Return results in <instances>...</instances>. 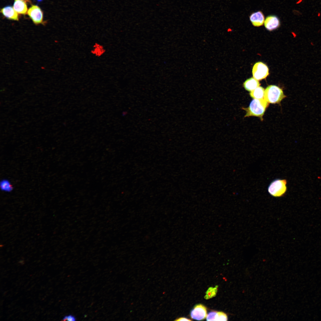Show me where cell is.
<instances>
[{
    "label": "cell",
    "mask_w": 321,
    "mask_h": 321,
    "mask_svg": "<svg viewBox=\"0 0 321 321\" xmlns=\"http://www.w3.org/2000/svg\"><path fill=\"white\" fill-rule=\"evenodd\" d=\"M227 317L226 314L222 312H217V321H227Z\"/></svg>",
    "instance_id": "17"
},
{
    "label": "cell",
    "mask_w": 321,
    "mask_h": 321,
    "mask_svg": "<svg viewBox=\"0 0 321 321\" xmlns=\"http://www.w3.org/2000/svg\"><path fill=\"white\" fill-rule=\"evenodd\" d=\"M217 312L215 311L210 312L207 315L206 320L207 321H216Z\"/></svg>",
    "instance_id": "16"
},
{
    "label": "cell",
    "mask_w": 321,
    "mask_h": 321,
    "mask_svg": "<svg viewBox=\"0 0 321 321\" xmlns=\"http://www.w3.org/2000/svg\"><path fill=\"white\" fill-rule=\"evenodd\" d=\"M0 186L2 191L7 192H11L13 189L10 182L6 179L3 180L1 181Z\"/></svg>",
    "instance_id": "14"
},
{
    "label": "cell",
    "mask_w": 321,
    "mask_h": 321,
    "mask_svg": "<svg viewBox=\"0 0 321 321\" xmlns=\"http://www.w3.org/2000/svg\"><path fill=\"white\" fill-rule=\"evenodd\" d=\"M287 180L286 179H277L272 181L269 185L268 191L272 196L280 197L284 195L287 190Z\"/></svg>",
    "instance_id": "3"
},
{
    "label": "cell",
    "mask_w": 321,
    "mask_h": 321,
    "mask_svg": "<svg viewBox=\"0 0 321 321\" xmlns=\"http://www.w3.org/2000/svg\"><path fill=\"white\" fill-rule=\"evenodd\" d=\"M217 290V287H210L206 292V295L204 298L206 299H208L215 296L216 294Z\"/></svg>",
    "instance_id": "15"
},
{
    "label": "cell",
    "mask_w": 321,
    "mask_h": 321,
    "mask_svg": "<svg viewBox=\"0 0 321 321\" xmlns=\"http://www.w3.org/2000/svg\"><path fill=\"white\" fill-rule=\"evenodd\" d=\"M63 320H67L69 321H75L76 320L75 317L71 315H70L65 316L63 318Z\"/></svg>",
    "instance_id": "18"
},
{
    "label": "cell",
    "mask_w": 321,
    "mask_h": 321,
    "mask_svg": "<svg viewBox=\"0 0 321 321\" xmlns=\"http://www.w3.org/2000/svg\"><path fill=\"white\" fill-rule=\"evenodd\" d=\"M286 97L282 89L275 85H269L265 91L264 99L268 103H278Z\"/></svg>",
    "instance_id": "2"
},
{
    "label": "cell",
    "mask_w": 321,
    "mask_h": 321,
    "mask_svg": "<svg viewBox=\"0 0 321 321\" xmlns=\"http://www.w3.org/2000/svg\"><path fill=\"white\" fill-rule=\"evenodd\" d=\"M175 320L179 321H191V320H190V319H188L187 318H185V317H180V318H177V319H176V320Z\"/></svg>",
    "instance_id": "19"
},
{
    "label": "cell",
    "mask_w": 321,
    "mask_h": 321,
    "mask_svg": "<svg viewBox=\"0 0 321 321\" xmlns=\"http://www.w3.org/2000/svg\"><path fill=\"white\" fill-rule=\"evenodd\" d=\"M249 19L252 25L257 27L262 26L265 20L264 15L260 11L251 13L249 16Z\"/></svg>",
    "instance_id": "8"
},
{
    "label": "cell",
    "mask_w": 321,
    "mask_h": 321,
    "mask_svg": "<svg viewBox=\"0 0 321 321\" xmlns=\"http://www.w3.org/2000/svg\"><path fill=\"white\" fill-rule=\"evenodd\" d=\"M13 7L18 13L25 14L27 10L26 3L22 0H15Z\"/></svg>",
    "instance_id": "11"
},
{
    "label": "cell",
    "mask_w": 321,
    "mask_h": 321,
    "mask_svg": "<svg viewBox=\"0 0 321 321\" xmlns=\"http://www.w3.org/2000/svg\"><path fill=\"white\" fill-rule=\"evenodd\" d=\"M252 72L254 78L258 80L265 78L269 75L267 66L261 62H257L254 64Z\"/></svg>",
    "instance_id": "4"
},
{
    "label": "cell",
    "mask_w": 321,
    "mask_h": 321,
    "mask_svg": "<svg viewBox=\"0 0 321 321\" xmlns=\"http://www.w3.org/2000/svg\"><path fill=\"white\" fill-rule=\"evenodd\" d=\"M38 2H41L43 0H36Z\"/></svg>",
    "instance_id": "20"
},
{
    "label": "cell",
    "mask_w": 321,
    "mask_h": 321,
    "mask_svg": "<svg viewBox=\"0 0 321 321\" xmlns=\"http://www.w3.org/2000/svg\"><path fill=\"white\" fill-rule=\"evenodd\" d=\"M1 12L8 19L16 21L18 20V13L11 6H8L4 7L1 10Z\"/></svg>",
    "instance_id": "9"
},
{
    "label": "cell",
    "mask_w": 321,
    "mask_h": 321,
    "mask_svg": "<svg viewBox=\"0 0 321 321\" xmlns=\"http://www.w3.org/2000/svg\"><path fill=\"white\" fill-rule=\"evenodd\" d=\"M260 84L258 81L254 78H251L247 79L244 83L243 86L247 90L251 92L258 87Z\"/></svg>",
    "instance_id": "10"
},
{
    "label": "cell",
    "mask_w": 321,
    "mask_h": 321,
    "mask_svg": "<svg viewBox=\"0 0 321 321\" xmlns=\"http://www.w3.org/2000/svg\"><path fill=\"white\" fill-rule=\"evenodd\" d=\"M268 105V103L264 99H254L248 107L243 108L246 112L245 117L255 116L259 117L262 120V117Z\"/></svg>",
    "instance_id": "1"
},
{
    "label": "cell",
    "mask_w": 321,
    "mask_h": 321,
    "mask_svg": "<svg viewBox=\"0 0 321 321\" xmlns=\"http://www.w3.org/2000/svg\"><path fill=\"white\" fill-rule=\"evenodd\" d=\"M265 91L262 87L259 86L250 92V95L254 99H264Z\"/></svg>",
    "instance_id": "12"
},
{
    "label": "cell",
    "mask_w": 321,
    "mask_h": 321,
    "mask_svg": "<svg viewBox=\"0 0 321 321\" xmlns=\"http://www.w3.org/2000/svg\"><path fill=\"white\" fill-rule=\"evenodd\" d=\"M190 314L193 319L198 320H203L207 315L206 308L201 304L196 305L191 311Z\"/></svg>",
    "instance_id": "6"
},
{
    "label": "cell",
    "mask_w": 321,
    "mask_h": 321,
    "mask_svg": "<svg viewBox=\"0 0 321 321\" xmlns=\"http://www.w3.org/2000/svg\"><path fill=\"white\" fill-rule=\"evenodd\" d=\"M93 47V49L91 51V53L96 56H100L106 52V50L102 45L98 43H95Z\"/></svg>",
    "instance_id": "13"
},
{
    "label": "cell",
    "mask_w": 321,
    "mask_h": 321,
    "mask_svg": "<svg viewBox=\"0 0 321 321\" xmlns=\"http://www.w3.org/2000/svg\"><path fill=\"white\" fill-rule=\"evenodd\" d=\"M264 25L267 29L272 31L278 28L280 23L277 16L274 15H271L267 16L266 18Z\"/></svg>",
    "instance_id": "7"
},
{
    "label": "cell",
    "mask_w": 321,
    "mask_h": 321,
    "mask_svg": "<svg viewBox=\"0 0 321 321\" xmlns=\"http://www.w3.org/2000/svg\"><path fill=\"white\" fill-rule=\"evenodd\" d=\"M27 13L34 23L39 24L42 22L43 13L37 6L32 5L28 10Z\"/></svg>",
    "instance_id": "5"
}]
</instances>
